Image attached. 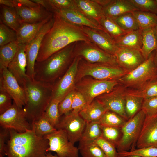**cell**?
I'll use <instances>...</instances> for the list:
<instances>
[{
	"label": "cell",
	"instance_id": "cell-24",
	"mask_svg": "<svg viewBox=\"0 0 157 157\" xmlns=\"http://www.w3.org/2000/svg\"><path fill=\"white\" fill-rule=\"evenodd\" d=\"M102 7L105 16L112 19L125 13L139 10L129 0H110Z\"/></svg>",
	"mask_w": 157,
	"mask_h": 157
},
{
	"label": "cell",
	"instance_id": "cell-12",
	"mask_svg": "<svg viewBox=\"0 0 157 157\" xmlns=\"http://www.w3.org/2000/svg\"><path fill=\"white\" fill-rule=\"evenodd\" d=\"M81 58L75 57L65 73L53 86L52 99L60 102L69 93L75 89L76 76Z\"/></svg>",
	"mask_w": 157,
	"mask_h": 157
},
{
	"label": "cell",
	"instance_id": "cell-51",
	"mask_svg": "<svg viewBox=\"0 0 157 157\" xmlns=\"http://www.w3.org/2000/svg\"><path fill=\"white\" fill-rule=\"evenodd\" d=\"M3 129V130H1L0 132V156H4L6 155L4 150L5 142L9 133V129Z\"/></svg>",
	"mask_w": 157,
	"mask_h": 157
},
{
	"label": "cell",
	"instance_id": "cell-4",
	"mask_svg": "<svg viewBox=\"0 0 157 157\" xmlns=\"http://www.w3.org/2000/svg\"><path fill=\"white\" fill-rule=\"evenodd\" d=\"M22 88L26 96L23 110L26 119L32 124L39 120L44 113L52 99L53 87L28 76Z\"/></svg>",
	"mask_w": 157,
	"mask_h": 157
},
{
	"label": "cell",
	"instance_id": "cell-50",
	"mask_svg": "<svg viewBox=\"0 0 157 157\" xmlns=\"http://www.w3.org/2000/svg\"><path fill=\"white\" fill-rule=\"evenodd\" d=\"M87 104L86 101L83 96L76 90L73 99L72 111L79 113Z\"/></svg>",
	"mask_w": 157,
	"mask_h": 157
},
{
	"label": "cell",
	"instance_id": "cell-15",
	"mask_svg": "<svg viewBox=\"0 0 157 157\" xmlns=\"http://www.w3.org/2000/svg\"><path fill=\"white\" fill-rule=\"evenodd\" d=\"M53 23V17L44 25L35 37L26 47V74L33 79H34L35 64L42 40L45 35L52 27Z\"/></svg>",
	"mask_w": 157,
	"mask_h": 157
},
{
	"label": "cell",
	"instance_id": "cell-31",
	"mask_svg": "<svg viewBox=\"0 0 157 157\" xmlns=\"http://www.w3.org/2000/svg\"><path fill=\"white\" fill-rule=\"evenodd\" d=\"M19 45L17 40L0 47V71L7 68L17 52Z\"/></svg>",
	"mask_w": 157,
	"mask_h": 157
},
{
	"label": "cell",
	"instance_id": "cell-19",
	"mask_svg": "<svg viewBox=\"0 0 157 157\" xmlns=\"http://www.w3.org/2000/svg\"><path fill=\"white\" fill-rule=\"evenodd\" d=\"M157 146V114L145 116L141 131L136 143L137 149Z\"/></svg>",
	"mask_w": 157,
	"mask_h": 157
},
{
	"label": "cell",
	"instance_id": "cell-23",
	"mask_svg": "<svg viewBox=\"0 0 157 157\" xmlns=\"http://www.w3.org/2000/svg\"><path fill=\"white\" fill-rule=\"evenodd\" d=\"M42 6L40 8H32L19 5L15 8L21 22L35 23L42 21L53 13Z\"/></svg>",
	"mask_w": 157,
	"mask_h": 157
},
{
	"label": "cell",
	"instance_id": "cell-18",
	"mask_svg": "<svg viewBox=\"0 0 157 157\" xmlns=\"http://www.w3.org/2000/svg\"><path fill=\"white\" fill-rule=\"evenodd\" d=\"M90 41L98 47L114 55L118 47L114 40L104 30L87 26H79Z\"/></svg>",
	"mask_w": 157,
	"mask_h": 157
},
{
	"label": "cell",
	"instance_id": "cell-36",
	"mask_svg": "<svg viewBox=\"0 0 157 157\" xmlns=\"http://www.w3.org/2000/svg\"><path fill=\"white\" fill-rule=\"evenodd\" d=\"M113 19L122 29L127 32L139 29L133 13H125Z\"/></svg>",
	"mask_w": 157,
	"mask_h": 157
},
{
	"label": "cell",
	"instance_id": "cell-27",
	"mask_svg": "<svg viewBox=\"0 0 157 157\" xmlns=\"http://www.w3.org/2000/svg\"><path fill=\"white\" fill-rule=\"evenodd\" d=\"M141 34L142 46L141 51L146 60L153 51L157 50V38L155 27L141 30Z\"/></svg>",
	"mask_w": 157,
	"mask_h": 157
},
{
	"label": "cell",
	"instance_id": "cell-59",
	"mask_svg": "<svg viewBox=\"0 0 157 157\" xmlns=\"http://www.w3.org/2000/svg\"></svg>",
	"mask_w": 157,
	"mask_h": 157
},
{
	"label": "cell",
	"instance_id": "cell-41",
	"mask_svg": "<svg viewBox=\"0 0 157 157\" xmlns=\"http://www.w3.org/2000/svg\"><path fill=\"white\" fill-rule=\"evenodd\" d=\"M101 126L102 131L101 137L117 147L122 135L121 128Z\"/></svg>",
	"mask_w": 157,
	"mask_h": 157
},
{
	"label": "cell",
	"instance_id": "cell-10",
	"mask_svg": "<svg viewBox=\"0 0 157 157\" xmlns=\"http://www.w3.org/2000/svg\"><path fill=\"white\" fill-rule=\"evenodd\" d=\"M44 137L49 141L47 152H55L60 157H78V148L69 141L64 130L57 129Z\"/></svg>",
	"mask_w": 157,
	"mask_h": 157
},
{
	"label": "cell",
	"instance_id": "cell-44",
	"mask_svg": "<svg viewBox=\"0 0 157 157\" xmlns=\"http://www.w3.org/2000/svg\"><path fill=\"white\" fill-rule=\"evenodd\" d=\"M17 40L16 32L0 21V46Z\"/></svg>",
	"mask_w": 157,
	"mask_h": 157
},
{
	"label": "cell",
	"instance_id": "cell-46",
	"mask_svg": "<svg viewBox=\"0 0 157 157\" xmlns=\"http://www.w3.org/2000/svg\"><path fill=\"white\" fill-rule=\"evenodd\" d=\"M94 142L101 149L106 157H119L116 146L102 137L99 138Z\"/></svg>",
	"mask_w": 157,
	"mask_h": 157
},
{
	"label": "cell",
	"instance_id": "cell-22",
	"mask_svg": "<svg viewBox=\"0 0 157 157\" xmlns=\"http://www.w3.org/2000/svg\"><path fill=\"white\" fill-rule=\"evenodd\" d=\"M54 12L58 13L65 20L74 25L78 26H84L103 30L98 23L78 11L68 9H60L56 10Z\"/></svg>",
	"mask_w": 157,
	"mask_h": 157
},
{
	"label": "cell",
	"instance_id": "cell-40",
	"mask_svg": "<svg viewBox=\"0 0 157 157\" xmlns=\"http://www.w3.org/2000/svg\"><path fill=\"white\" fill-rule=\"evenodd\" d=\"M60 102L59 101L52 99L44 113L50 123L54 127L60 119L58 110Z\"/></svg>",
	"mask_w": 157,
	"mask_h": 157
},
{
	"label": "cell",
	"instance_id": "cell-35",
	"mask_svg": "<svg viewBox=\"0 0 157 157\" xmlns=\"http://www.w3.org/2000/svg\"><path fill=\"white\" fill-rule=\"evenodd\" d=\"M144 98L126 93L125 110L128 119L133 117L141 109Z\"/></svg>",
	"mask_w": 157,
	"mask_h": 157
},
{
	"label": "cell",
	"instance_id": "cell-1",
	"mask_svg": "<svg viewBox=\"0 0 157 157\" xmlns=\"http://www.w3.org/2000/svg\"><path fill=\"white\" fill-rule=\"evenodd\" d=\"M53 17V25L43 39L36 61L45 60L73 43L90 42L79 26L66 21L56 12Z\"/></svg>",
	"mask_w": 157,
	"mask_h": 157
},
{
	"label": "cell",
	"instance_id": "cell-14",
	"mask_svg": "<svg viewBox=\"0 0 157 157\" xmlns=\"http://www.w3.org/2000/svg\"><path fill=\"white\" fill-rule=\"evenodd\" d=\"M125 88L122 85L116 86L109 92L100 95L95 99L108 110L118 114L127 121L125 110Z\"/></svg>",
	"mask_w": 157,
	"mask_h": 157
},
{
	"label": "cell",
	"instance_id": "cell-43",
	"mask_svg": "<svg viewBox=\"0 0 157 157\" xmlns=\"http://www.w3.org/2000/svg\"><path fill=\"white\" fill-rule=\"evenodd\" d=\"M129 155H136L141 157H157V147H149L135 149L129 151L118 152L119 157H122Z\"/></svg>",
	"mask_w": 157,
	"mask_h": 157
},
{
	"label": "cell",
	"instance_id": "cell-48",
	"mask_svg": "<svg viewBox=\"0 0 157 157\" xmlns=\"http://www.w3.org/2000/svg\"><path fill=\"white\" fill-rule=\"evenodd\" d=\"M76 91L75 89L72 90L59 103L58 110L60 116L66 115L72 110L73 99Z\"/></svg>",
	"mask_w": 157,
	"mask_h": 157
},
{
	"label": "cell",
	"instance_id": "cell-52",
	"mask_svg": "<svg viewBox=\"0 0 157 157\" xmlns=\"http://www.w3.org/2000/svg\"><path fill=\"white\" fill-rule=\"evenodd\" d=\"M17 3L21 6L32 8H40L42 6L35 3L31 0H16Z\"/></svg>",
	"mask_w": 157,
	"mask_h": 157
},
{
	"label": "cell",
	"instance_id": "cell-29",
	"mask_svg": "<svg viewBox=\"0 0 157 157\" xmlns=\"http://www.w3.org/2000/svg\"><path fill=\"white\" fill-rule=\"evenodd\" d=\"M0 10V21L16 31L20 26L21 22L15 8L1 5Z\"/></svg>",
	"mask_w": 157,
	"mask_h": 157
},
{
	"label": "cell",
	"instance_id": "cell-53",
	"mask_svg": "<svg viewBox=\"0 0 157 157\" xmlns=\"http://www.w3.org/2000/svg\"><path fill=\"white\" fill-rule=\"evenodd\" d=\"M1 5H4L9 7L15 8L19 6L16 0H0Z\"/></svg>",
	"mask_w": 157,
	"mask_h": 157
},
{
	"label": "cell",
	"instance_id": "cell-16",
	"mask_svg": "<svg viewBox=\"0 0 157 157\" xmlns=\"http://www.w3.org/2000/svg\"><path fill=\"white\" fill-rule=\"evenodd\" d=\"M0 88L10 95L17 106L23 108L26 102L24 90L7 68L0 71Z\"/></svg>",
	"mask_w": 157,
	"mask_h": 157
},
{
	"label": "cell",
	"instance_id": "cell-26",
	"mask_svg": "<svg viewBox=\"0 0 157 157\" xmlns=\"http://www.w3.org/2000/svg\"><path fill=\"white\" fill-rule=\"evenodd\" d=\"M107 110L99 101L95 99L90 104H87L79 114L86 122L99 121Z\"/></svg>",
	"mask_w": 157,
	"mask_h": 157
},
{
	"label": "cell",
	"instance_id": "cell-20",
	"mask_svg": "<svg viewBox=\"0 0 157 157\" xmlns=\"http://www.w3.org/2000/svg\"><path fill=\"white\" fill-rule=\"evenodd\" d=\"M26 47L19 45L17 51L7 67L22 87L24 81L28 76L26 74Z\"/></svg>",
	"mask_w": 157,
	"mask_h": 157
},
{
	"label": "cell",
	"instance_id": "cell-28",
	"mask_svg": "<svg viewBox=\"0 0 157 157\" xmlns=\"http://www.w3.org/2000/svg\"><path fill=\"white\" fill-rule=\"evenodd\" d=\"M141 30L128 32L114 40L118 47L137 49L141 51L142 46Z\"/></svg>",
	"mask_w": 157,
	"mask_h": 157
},
{
	"label": "cell",
	"instance_id": "cell-3",
	"mask_svg": "<svg viewBox=\"0 0 157 157\" xmlns=\"http://www.w3.org/2000/svg\"><path fill=\"white\" fill-rule=\"evenodd\" d=\"M75 43L68 45L44 60L36 61L34 79L53 87V83L63 75L75 57L74 50Z\"/></svg>",
	"mask_w": 157,
	"mask_h": 157
},
{
	"label": "cell",
	"instance_id": "cell-25",
	"mask_svg": "<svg viewBox=\"0 0 157 157\" xmlns=\"http://www.w3.org/2000/svg\"><path fill=\"white\" fill-rule=\"evenodd\" d=\"M74 1L80 12L98 24L99 20L105 16L102 7L95 0Z\"/></svg>",
	"mask_w": 157,
	"mask_h": 157
},
{
	"label": "cell",
	"instance_id": "cell-38",
	"mask_svg": "<svg viewBox=\"0 0 157 157\" xmlns=\"http://www.w3.org/2000/svg\"><path fill=\"white\" fill-rule=\"evenodd\" d=\"M32 125L36 135L40 137H44L57 130L51 124L44 114L39 120L32 122Z\"/></svg>",
	"mask_w": 157,
	"mask_h": 157
},
{
	"label": "cell",
	"instance_id": "cell-9",
	"mask_svg": "<svg viewBox=\"0 0 157 157\" xmlns=\"http://www.w3.org/2000/svg\"><path fill=\"white\" fill-rule=\"evenodd\" d=\"M74 52L75 57L82 58L89 63L119 66L114 55L107 53L91 42H76Z\"/></svg>",
	"mask_w": 157,
	"mask_h": 157
},
{
	"label": "cell",
	"instance_id": "cell-58",
	"mask_svg": "<svg viewBox=\"0 0 157 157\" xmlns=\"http://www.w3.org/2000/svg\"><path fill=\"white\" fill-rule=\"evenodd\" d=\"M156 1H157V0H156Z\"/></svg>",
	"mask_w": 157,
	"mask_h": 157
},
{
	"label": "cell",
	"instance_id": "cell-39",
	"mask_svg": "<svg viewBox=\"0 0 157 157\" xmlns=\"http://www.w3.org/2000/svg\"><path fill=\"white\" fill-rule=\"evenodd\" d=\"M78 148L82 157H106L102 150L95 142L79 144Z\"/></svg>",
	"mask_w": 157,
	"mask_h": 157
},
{
	"label": "cell",
	"instance_id": "cell-34",
	"mask_svg": "<svg viewBox=\"0 0 157 157\" xmlns=\"http://www.w3.org/2000/svg\"><path fill=\"white\" fill-rule=\"evenodd\" d=\"M126 93L144 99L157 96V78L149 81L139 89L126 90Z\"/></svg>",
	"mask_w": 157,
	"mask_h": 157
},
{
	"label": "cell",
	"instance_id": "cell-33",
	"mask_svg": "<svg viewBox=\"0 0 157 157\" xmlns=\"http://www.w3.org/2000/svg\"><path fill=\"white\" fill-rule=\"evenodd\" d=\"M98 24L114 40L128 33L122 29L113 19L105 16L99 20Z\"/></svg>",
	"mask_w": 157,
	"mask_h": 157
},
{
	"label": "cell",
	"instance_id": "cell-2",
	"mask_svg": "<svg viewBox=\"0 0 157 157\" xmlns=\"http://www.w3.org/2000/svg\"><path fill=\"white\" fill-rule=\"evenodd\" d=\"M32 126V129L23 133L8 129L9 138L4 149L7 157H44L48 140L36 136Z\"/></svg>",
	"mask_w": 157,
	"mask_h": 157
},
{
	"label": "cell",
	"instance_id": "cell-6",
	"mask_svg": "<svg viewBox=\"0 0 157 157\" xmlns=\"http://www.w3.org/2000/svg\"><path fill=\"white\" fill-rule=\"evenodd\" d=\"M128 72L119 66L100 63L79 62L76 81L86 76L103 80H117Z\"/></svg>",
	"mask_w": 157,
	"mask_h": 157
},
{
	"label": "cell",
	"instance_id": "cell-42",
	"mask_svg": "<svg viewBox=\"0 0 157 157\" xmlns=\"http://www.w3.org/2000/svg\"><path fill=\"white\" fill-rule=\"evenodd\" d=\"M139 11L151 13L157 15L156 0H129Z\"/></svg>",
	"mask_w": 157,
	"mask_h": 157
},
{
	"label": "cell",
	"instance_id": "cell-56",
	"mask_svg": "<svg viewBox=\"0 0 157 157\" xmlns=\"http://www.w3.org/2000/svg\"><path fill=\"white\" fill-rule=\"evenodd\" d=\"M154 59L156 63L157 66V50H156L155 51Z\"/></svg>",
	"mask_w": 157,
	"mask_h": 157
},
{
	"label": "cell",
	"instance_id": "cell-37",
	"mask_svg": "<svg viewBox=\"0 0 157 157\" xmlns=\"http://www.w3.org/2000/svg\"><path fill=\"white\" fill-rule=\"evenodd\" d=\"M127 121L118 114L108 110L99 122L101 126L121 128Z\"/></svg>",
	"mask_w": 157,
	"mask_h": 157
},
{
	"label": "cell",
	"instance_id": "cell-17",
	"mask_svg": "<svg viewBox=\"0 0 157 157\" xmlns=\"http://www.w3.org/2000/svg\"><path fill=\"white\" fill-rule=\"evenodd\" d=\"M114 56L118 66L129 72L145 60L140 50L118 47Z\"/></svg>",
	"mask_w": 157,
	"mask_h": 157
},
{
	"label": "cell",
	"instance_id": "cell-21",
	"mask_svg": "<svg viewBox=\"0 0 157 157\" xmlns=\"http://www.w3.org/2000/svg\"><path fill=\"white\" fill-rule=\"evenodd\" d=\"M53 17V15L42 21L35 23L21 22L20 26L16 31L17 41L19 44L28 45L44 25Z\"/></svg>",
	"mask_w": 157,
	"mask_h": 157
},
{
	"label": "cell",
	"instance_id": "cell-13",
	"mask_svg": "<svg viewBox=\"0 0 157 157\" xmlns=\"http://www.w3.org/2000/svg\"><path fill=\"white\" fill-rule=\"evenodd\" d=\"M86 124L79 113L71 111L64 115L55 127L56 129L65 131L69 141L74 144L80 140Z\"/></svg>",
	"mask_w": 157,
	"mask_h": 157
},
{
	"label": "cell",
	"instance_id": "cell-49",
	"mask_svg": "<svg viewBox=\"0 0 157 157\" xmlns=\"http://www.w3.org/2000/svg\"><path fill=\"white\" fill-rule=\"evenodd\" d=\"M12 97L3 89L0 88V114H1L12 106Z\"/></svg>",
	"mask_w": 157,
	"mask_h": 157
},
{
	"label": "cell",
	"instance_id": "cell-30",
	"mask_svg": "<svg viewBox=\"0 0 157 157\" xmlns=\"http://www.w3.org/2000/svg\"><path fill=\"white\" fill-rule=\"evenodd\" d=\"M102 131L99 121L86 122L85 126L79 141V144L94 142L102 136Z\"/></svg>",
	"mask_w": 157,
	"mask_h": 157
},
{
	"label": "cell",
	"instance_id": "cell-32",
	"mask_svg": "<svg viewBox=\"0 0 157 157\" xmlns=\"http://www.w3.org/2000/svg\"><path fill=\"white\" fill-rule=\"evenodd\" d=\"M133 14L141 30L152 27L157 25V15L151 13L136 11Z\"/></svg>",
	"mask_w": 157,
	"mask_h": 157
},
{
	"label": "cell",
	"instance_id": "cell-5",
	"mask_svg": "<svg viewBox=\"0 0 157 157\" xmlns=\"http://www.w3.org/2000/svg\"><path fill=\"white\" fill-rule=\"evenodd\" d=\"M156 51L138 67L119 79V82L125 87L137 89L157 78V66L154 59Z\"/></svg>",
	"mask_w": 157,
	"mask_h": 157
},
{
	"label": "cell",
	"instance_id": "cell-11",
	"mask_svg": "<svg viewBox=\"0 0 157 157\" xmlns=\"http://www.w3.org/2000/svg\"><path fill=\"white\" fill-rule=\"evenodd\" d=\"M0 126L3 129H13L23 133L32 129V124L26 119L23 108L13 101L11 107L0 115Z\"/></svg>",
	"mask_w": 157,
	"mask_h": 157
},
{
	"label": "cell",
	"instance_id": "cell-8",
	"mask_svg": "<svg viewBox=\"0 0 157 157\" xmlns=\"http://www.w3.org/2000/svg\"><path fill=\"white\" fill-rule=\"evenodd\" d=\"M119 83L117 80L83 78L75 85V89L83 96L87 104H89L97 97L111 91Z\"/></svg>",
	"mask_w": 157,
	"mask_h": 157
},
{
	"label": "cell",
	"instance_id": "cell-45",
	"mask_svg": "<svg viewBox=\"0 0 157 157\" xmlns=\"http://www.w3.org/2000/svg\"><path fill=\"white\" fill-rule=\"evenodd\" d=\"M47 1L51 11L53 13L60 9H68L79 11L74 0H47Z\"/></svg>",
	"mask_w": 157,
	"mask_h": 157
},
{
	"label": "cell",
	"instance_id": "cell-7",
	"mask_svg": "<svg viewBox=\"0 0 157 157\" xmlns=\"http://www.w3.org/2000/svg\"><path fill=\"white\" fill-rule=\"evenodd\" d=\"M141 110L127 121L121 128L122 135L116 148L118 152L133 149L140 135L145 118Z\"/></svg>",
	"mask_w": 157,
	"mask_h": 157
},
{
	"label": "cell",
	"instance_id": "cell-57",
	"mask_svg": "<svg viewBox=\"0 0 157 157\" xmlns=\"http://www.w3.org/2000/svg\"><path fill=\"white\" fill-rule=\"evenodd\" d=\"M155 31L156 34V37L157 38V25L155 27Z\"/></svg>",
	"mask_w": 157,
	"mask_h": 157
},
{
	"label": "cell",
	"instance_id": "cell-54",
	"mask_svg": "<svg viewBox=\"0 0 157 157\" xmlns=\"http://www.w3.org/2000/svg\"><path fill=\"white\" fill-rule=\"evenodd\" d=\"M44 157H59L58 156H55L51 154L50 152H47L45 155Z\"/></svg>",
	"mask_w": 157,
	"mask_h": 157
},
{
	"label": "cell",
	"instance_id": "cell-47",
	"mask_svg": "<svg viewBox=\"0 0 157 157\" xmlns=\"http://www.w3.org/2000/svg\"><path fill=\"white\" fill-rule=\"evenodd\" d=\"M141 110L145 116L157 114V96L144 99Z\"/></svg>",
	"mask_w": 157,
	"mask_h": 157
},
{
	"label": "cell",
	"instance_id": "cell-55",
	"mask_svg": "<svg viewBox=\"0 0 157 157\" xmlns=\"http://www.w3.org/2000/svg\"><path fill=\"white\" fill-rule=\"evenodd\" d=\"M122 157H141L140 156L136 155H129Z\"/></svg>",
	"mask_w": 157,
	"mask_h": 157
}]
</instances>
